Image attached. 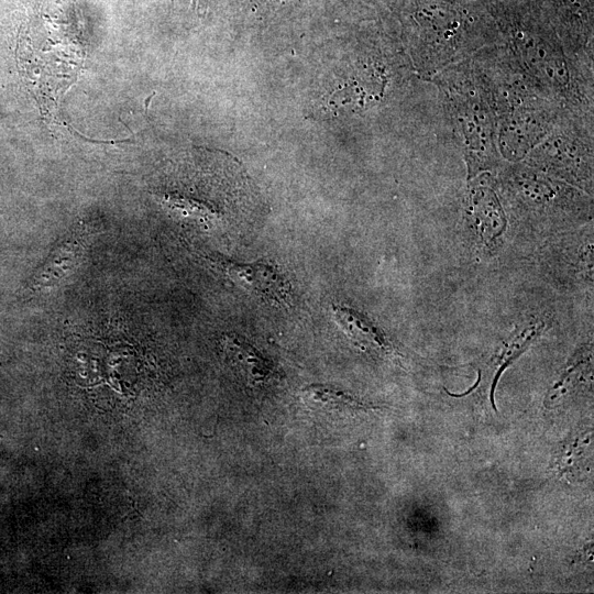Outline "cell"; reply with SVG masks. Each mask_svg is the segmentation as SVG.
Wrapping results in <instances>:
<instances>
[{"instance_id":"cell-1","label":"cell","mask_w":594,"mask_h":594,"mask_svg":"<svg viewBox=\"0 0 594 594\" xmlns=\"http://www.w3.org/2000/svg\"><path fill=\"white\" fill-rule=\"evenodd\" d=\"M492 37V31L455 0H414L408 10V51L422 78L433 79L472 57L493 44Z\"/></svg>"},{"instance_id":"cell-2","label":"cell","mask_w":594,"mask_h":594,"mask_svg":"<svg viewBox=\"0 0 594 594\" xmlns=\"http://www.w3.org/2000/svg\"><path fill=\"white\" fill-rule=\"evenodd\" d=\"M462 145L468 178L497 168V122L471 58L448 66L433 78Z\"/></svg>"},{"instance_id":"cell-3","label":"cell","mask_w":594,"mask_h":594,"mask_svg":"<svg viewBox=\"0 0 594 594\" xmlns=\"http://www.w3.org/2000/svg\"><path fill=\"white\" fill-rule=\"evenodd\" d=\"M592 116L564 109L548 135L526 156V164L582 190H592Z\"/></svg>"},{"instance_id":"cell-4","label":"cell","mask_w":594,"mask_h":594,"mask_svg":"<svg viewBox=\"0 0 594 594\" xmlns=\"http://www.w3.org/2000/svg\"><path fill=\"white\" fill-rule=\"evenodd\" d=\"M558 102L536 92L495 112L501 157L519 162L553 129L562 111Z\"/></svg>"},{"instance_id":"cell-5","label":"cell","mask_w":594,"mask_h":594,"mask_svg":"<svg viewBox=\"0 0 594 594\" xmlns=\"http://www.w3.org/2000/svg\"><path fill=\"white\" fill-rule=\"evenodd\" d=\"M338 76L320 95L316 109L321 113H358L374 106L386 85L384 70L374 62L355 65Z\"/></svg>"},{"instance_id":"cell-6","label":"cell","mask_w":594,"mask_h":594,"mask_svg":"<svg viewBox=\"0 0 594 594\" xmlns=\"http://www.w3.org/2000/svg\"><path fill=\"white\" fill-rule=\"evenodd\" d=\"M469 180L466 211L480 239L491 244L506 230L505 211L490 173H482Z\"/></svg>"},{"instance_id":"cell-7","label":"cell","mask_w":594,"mask_h":594,"mask_svg":"<svg viewBox=\"0 0 594 594\" xmlns=\"http://www.w3.org/2000/svg\"><path fill=\"white\" fill-rule=\"evenodd\" d=\"M235 285L271 302L288 305L292 287L285 276L265 263H239L226 258L213 261Z\"/></svg>"},{"instance_id":"cell-8","label":"cell","mask_w":594,"mask_h":594,"mask_svg":"<svg viewBox=\"0 0 594 594\" xmlns=\"http://www.w3.org/2000/svg\"><path fill=\"white\" fill-rule=\"evenodd\" d=\"M82 233L69 234L57 245L29 283V289L42 290L56 286L74 272L84 253Z\"/></svg>"},{"instance_id":"cell-9","label":"cell","mask_w":594,"mask_h":594,"mask_svg":"<svg viewBox=\"0 0 594 594\" xmlns=\"http://www.w3.org/2000/svg\"><path fill=\"white\" fill-rule=\"evenodd\" d=\"M331 311L336 323L359 346L381 353L392 351V345L384 332L365 315L353 308L336 305L332 306Z\"/></svg>"},{"instance_id":"cell-10","label":"cell","mask_w":594,"mask_h":594,"mask_svg":"<svg viewBox=\"0 0 594 594\" xmlns=\"http://www.w3.org/2000/svg\"><path fill=\"white\" fill-rule=\"evenodd\" d=\"M222 348L233 366L253 385L271 381L276 373L272 361L238 336H224Z\"/></svg>"},{"instance_id":"cell-11","label":"cell","mask_w":594,"mask_h":594,"mask_svg":"<svg viewBox=\"0 0 594 594\" xmlns=\"http://www.w3.org/2000/svg\"><path fill=\"white\" fill-rule=\"evenodd\" d=\"M212 1L215 0H194V4L198 8V10L206 11Z\"/></svg>"}]
</instances>
